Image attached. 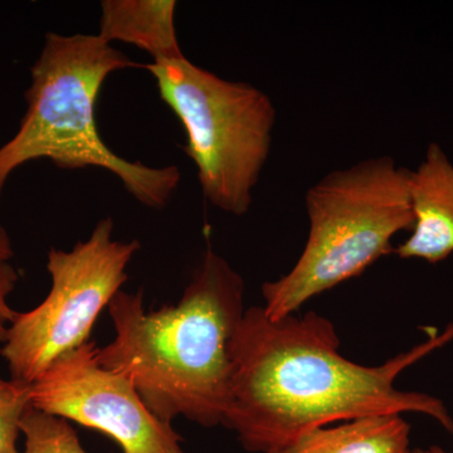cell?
Masks as SVG:
<instances>
[{
    "instance_id": "14",
    "label": "cell",
    "mask_w": 453,
    "mask_h": 453,
    "mask_svg": "<svg viewBox=\"0 0 453 453\" xmlns=\"http://www.w3.org/2000/svg\"><path fill=\"white\" fill-rule=\"evenodd\" d=\"M13 257V247H12L11 238L5 229L0 226V261H9Z\"/></svg>"
},
{
    "instance_id": "3",
    "label": "cell",
    "mask_w": 453,
    "mask_h": 453,
    "mask_svg": "<svg viewBox=\"0 0 453 453\" xmlns=\"http://www.w3.org/2000/svg\"><path fill=\"white\" fill-rule=\"evenodd\" d=\"M139 67L98 35L50 32L31 68L27 109L17 133L0 146V199L9 178L27 163L106 170L145 207H166L180 183L175 165L149 166L113 153L101 138L96 103L110 74Z\"/></svg>"
},
{
    "instance_id": "12",
    "label": "cell",
    "mask_w": 453,
    "mask_h": 453,
    "mask_svg": "<svg viewBox=\"0 0 453 453\" xmlns=\"http://www.w3.org/2000/svg\"><path fill=\"white\" fill-rule=\"evenodd\" d=\"M31 386L0 377V453H20V419L31 405Z\"/></svg>"
},
{
    "instance_id": "6",
    "label": "cell",
    "mask_w": 453,
    "mask_h": 453,
    "mask_svg": "<svg viewBox=\"0 0 453 453\" xmlns=\"http://www.w3.org/2000/svg\"><path fill=\"white\" fill-rule=\"evenodd\" d=\"M112 234L107 217L70 252L50 250V294L37 308L17 312L0 349L12 380L31 386L57 359L89 342L95 321L121 291L127 265L140 250L138 241L120 242Z\"/></svg>"
},
{
    "instance_id": "5",
    "label": "cell",
    "mask_w": 453,
    "mask_h": 453,
    "mask_svg": "<svg viewBox=\"0 0 453 453\" xmlns=\"http://www.w3.org/2000/svg\"><path fill=\"white\" fill-rule=\"evenodd\" d=\"M144 67L186 130L184 151L195 163L204 198L217 210L244 216L273 149V100L256 86L228 81L187 57Z\"/></svg>"
},
{
    "instance_id": "15",
    "label": "cell",
    "mask_w": 453,
    "mask_h": 453,
    "mask_svg": "<svg viewBox=\"0 0 453 453\" xmlns=\"http://www.w3.org/2000/svg\"><path fill=\"white\" fill-rule=\"evenodd\" d=\"M412 453H452L446 451L442 447L440 446H431L428 449H417L412 451Z\"/></svg>"
},
{
    "instance_id": "4",
    "label": "cell",
    "mask_w": 453,
    "mask_h": 453,
    "mask_svg": "<svg viewBox=\"0 0 453 453\" xmlns=\"http://www.w3.org/2000/svg\"><path fill=\"white\" fill-rule=\"evenodd\" d=\"M410 173L380 155L334 170L310 187L305 249L290 273L262 286L268 319L294 315L392 251V238L413 226Z\"/></svg>"
},
{
    "instance_id": "10",
    "label": "cell",
    "mask_w": 453,
    "mask_h": 453,
    "mask_svg": "<svg viewBox=\"0 0 453 453\" xmlns=\"http://www.w3.org/2000/svg\"><path fill=\"white\" fill-rule=\"evenodd\" d=\"M402 414L362 417L325 426L271 453H412Z\"/></svg>"
},
{
    "instance_id": "11",
    "label": "cell",
    "mask_w": 453,
    "mask_h": 453,
    "mask_svg": "<svg viewBox=\"0 0 453 453\" xmlns=\"http://www.w3.org/2000/svg\"><path fill=\"white\" fill-rule=\"evenodd\" d=\"M20 434L25 437L20 453H88L68 421L32 405L20 419Z\"/></svg>"
},
{
    "instance_id": "9",
    "label": "cell",
    "mask_w": 453,
    "mask_h": 453,
    "mask_svg": "<svg viewBox=\"0 0 453 453\" xmlns=\"http://www.w3.org/2000/svg\"><path fill=\"white\" fill-rule=\"evenodd\" d=\"M174 0H103L101 40L133 44L153 61L184 58L175 29Z\"/></svg>"
},
{
    "instance_id": "2",
    "label": "cell",
    "mask_w": 453,
    "mask_h": 453,
    "mask_svg": "<svg viewBox=\"0 0 453 453\" xmlns=\"http://www.w3.org/2000/svg\"><path fill=\"white\" fill-rule=\"evenodd\" d=\"M107 309L116 336L97 348L98 363L129 375L164 422L183 416L203 427L223 425L232 342L246 312L242 276L208 249L177 305L146 314L142 290L119 291Z\"/></svg>"
},
{
    "instance_id": "13",
    "label": "cell",
    "mask_w": 453,
    "mask_h": 453,
    "mask_svg": "<svg viewBox=\"0 0 453 453\" xmlns=\"http://www.w3.org/2000/svg\"><path fill=\"white\" fill-rule=\"evenodd\" d=\"M19 275L9 261H0V342H4L8 327L17 311L9 305V296L16 290Z\"/></svg>"
},
{
    "instance_id": "8",
    "label": "cell",
    "mask_w": 453,
    "mask_h": 453,
    "mask_svg": "<svg viewBox=\"0 0 453 453\" xmlns=\"http://www.w3.org/2000/svg\"><path fill=\"white\" fill-rule=\"evenodd\" d=\"M412 234L396 249L401 258L437 264L453 252V164L431 144L418 168L410 173Z\"/></svg>"
},
{
    "instance_id": "1",
    "label": "cell",
    "mask_w": 453,
    "mask_h": 453,
    "mask_svg": "<svg viewBox=\"0 0 453 453\" xmlns=\"http://www.w3.org/2000/svg\"><path fill=\"white\" fill-rule=\"evenodd\" d=\"M453 339V325L384 365L340 356L332 321L310 311L271 320L250 308L232 342L231 403L223 426L246 451L271 453L316 428L362 417L421 413L453 434L440 399L395 387L404 369Z\"/></svg>"
},
{
    "instance_id": "7",
    "label": "cell",
    "mask_w": 453,
    "mask_h": 453,
    "mask_svg": "<svg viewBox=\"0 0 453 453\" xmlns=\"http://www.w3.org/2000/svg\"><path fill=\"white\" fill-rule=\"evenodd\" d=\"M29 393L32 407L96 429L124 453H184L183 438L149 410L129 375L98 363L94 342L57 359Z\"/></svg>"
}]
</instances>
